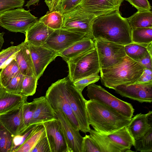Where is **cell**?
<instances>
[{
	"mask_svg": "<svg viewBox=\"0 0 152 152\" xmlns=\"http://www.w3.org/2000/svg\"><path fill=\"white\" fill-rule=\"evenodd\" d=\"M94 40L112 42L124 45L132 42L131 28L127 18L119 11L95 18L91 25Z\"/></svg>",
	"mask_w": 152,
	"mask_h": 152,
	"instance_id": "obj_1",
	"label": "cell"
},
{
	"mask_svg": "<svg viewBox=\"0 0 152 152\" xmlns=\"http://www.w3.org/2000/svg\"><path fill=\"white\" fill-rule=\"evenodd\" d=\"M86 107L89 125L99 133L107 134L115 132L127 126L131 119L96 100H86Z\"/></svg>",
	"mask_w": 152,
	"mask_h": 152,
	"instance_id": "obj_2",
	"label": "cell"
},
{
	"mask_svg": "<svg viewBox=\"0 0 152 152\" xmlns=\"http://www.w3.org/2000/svg\"><path fill=\"white\" fill-rule=\"evenodd\" d=\"M144 67L127 56L114 66L100 69L101 80L105 86L114 89L117 86L136 82Z\"/></svg>",
	"mask_w": 152,
	"mask_h": 152,
	"instance_id": "obj_3",
	"label": "cell"
},
{
	"mask_svg": "<svg viewBox=\"0 0 152 152\" xmlns=\"http://www.w3.org/2000/svg\"><path fill=\"white\" fill-rule=\"evenodd\" d=\"M69 78L74 82L81 78L98 75L100 67L96 47L83 53L67 62Z\"/></svg>",
	"mask_w": 152,
	"mask_h": 152,
	"instance_id": "obj_4",
	"label": "cell"
},
{
	"mask_svg": "<svg viewBox=\"0 0 152 152\" xmlns=\"http://www.w3.org/2000/svg\"><path fill=\"white\" fill-rule=\"evenodd\" d=\"M64 78L66 96L77 121L80 131L86 134L91 129L86 109V100L82 93L75 87L68 76Z\"/></svg>",
	"mask_w": 152,
	"mask_h": 152,
	"instance_id": "obj_5",
	"label": "cell"
},
{
	"mask_svg": "<svg viewBox=\"0 0 152 152\" xmlns=\"http://www.w3.org/2000/svg\"><path fill=\"white\" fill-rule=\"evenodd\" d=\"M45 96L54 111L61 110L71 126L76 130L80 131L77 121L65 95L64 78L53 83L47 91Z\"/></svg>",
	"mask_w": 152,
	"mask_h": 152,
	"instance_id": "obj_6",
	"label": "cell"
},
{
	"mask_svg": "<svg viewBox=\"0 0 152 152\" xmlns=\"http://www.w3.org/2000/svg\"><path fill=\"white\" fill-rule=\"evenodd\" d=\"M30 10L18 8L0 14V26L8 31L25 34L27 30L38 20Z\"/></svg>",
	"mask_w": 152,
	"mask_h": 152,
	"instance_id": "obj_7",
	"label": "cell"
},
{
	"mask_svg": "<svg viewBox=\"0 0 152 152\" xmlns=\"http://www.w3.org/2000/svg\"><path fill=\"white\" fill-rule=\"evenodd\" d=\"M63 14L62 28L80 33L94 40L91 32V25L95 17L79 5Z\"/></svg>",
	"mask_w": 152,
	"mask_h": 152,
	"instance_id": "obj_8",
	"label": "cell"
},
{
	"mask_svg": "<svg viewBox=\"0 0 152 152\" xmlns=\"http://www.w3.org/2000/svg\"><path fill=\"white\" fill-rule=\"evenodd\" d=\"M87 86V96L89 99L99 102L129 118L133 116L134 109L131 104L119 99L94 83Z\"/></svg>",
	"mask_w": 152,
	"mask_h": 152,
	"instance_id": "obj_9",
	"label": "cell"
},
{
	"mask_svg": "<svg viewBox=\"0 0 152 152\" xmlns=\"http://www.w3.org/2000/svg\"><path fill=\"white\" fill-rule=\"evenodd\" d=\"M101 69L118 64L126 56L124 45L107 41L94 40Z\"/></svg>",
	"mask_w": 152,
	"mask_h": 152,
	"instance_id": "obj_10",
	"label": "cell"
},
{
	"mask_svg": "<svg viewBox=\"0 0 152 152\" xmlns=\"http://www.w3.org/2000/svg\"><path fill=\"white\" fill-rule=\"evenodd\" d=\"M86 37L83 34L61 28L54 30L43 46L59 53Z\"/></svg>",
	"mask_w": 152,
	"mask_h": 152,
	"instance_id": "obj_11",
	"label": "cell"
},
{
	"mask_svg": "<svg viewBox=\"0 0 152 152\" xmlns=\"http://www.w3.org/2000/svg\"><path fill=\"white\" fill-rule=\"evenodd\" d=\"M114 89L123 97L141 103H151L152 102V83L135 82L120 85Z\"/></svg>",
	"mask_w": 152,
	"mask_h": 152,
	"instance_id": "obj_12",
	"label": "cell"
},
{
	"mask_svg": "<svg viewBox=\"0 0 152 152\" xmlns=\"http://www.w3.org/2000/svg\"><path fill=\"white\" fill-rule=\"evenodd\" d=\"M28 44L35 75L38 80L48 65L59 56V53L44 46Z\"/></svg>",
	"mask_w": 152,
	"mask_h": 152,
	"instance_id": "obj_13",
	"label": "cell"
},
{
	"mask_svg": "<svg viewBox=\"0 0 152 152\" xmlns=\"http://www.w3.org/2000/svg\"><path fill=\"white\" fill-rule=\"evenodd\" d=\"M51 152H69L60 121L57 119L42 123Z\"/></svg>",
	"mask_w": 152,
	"mask_h": 152,
	"instance_id": "obj_14",
	"label": "cell"
},
{
	"mask_svg": "<svg viewBox=\"0 0 152 152\" xmlns=\"http://www.w3.org/2000/svg\"><path fill=\"white\" fill-rule=\"evenodd\" d=\"M57 118L60 121L69 152H83V137L79 131L70 124L61 110H55Z\"/></svg>",
	"mask_w": 152,
	"mask_h": 152,
	"instance_id": "obj_15",
	"label": "cell"
},
{
	"mask_svg": "<svg viewBox=\"0 0 152 152\" xmlns=\"http://www.w3.org/2000/svg\"><path fill=\"white\" fill-rule=\"evenodd\" d=\"M125 0H81L79 4L84 10L94 17L119 10Z\"/></svg>",
	"mask_w": 152,
	"mask_h": 152,
	"instance_id": "obj_16",
	"label": "cell"
},
{
	"mask_svg": "<svg viewBox=\"0 0 152 152\" xmlns=\"http://www.w3.org/2000/svg\"><path fill=\"white\" fill-rule=\"evenodd\" d=\"M127 127L135 140L140 139L152 129V111L145 114H137L131 118Z\"/></svg>",
	"mask_w": 152,
	"mask_h": 152,
	"instance_id": "obj_17",
	"label": "cell"
},
{
	"mask_svg": "<svg viewBox=\"0 0 152 152\" xmlns=\"http://www.w3.org/2000/svg\"><path fill=\"white\" fill-rule=\"evenodd\" d=\"M22 105L0 115V122L14 136L27 127L24 121Z\"/></svg>",
	"mask_w": 152,
	"mask_h": 152,
	"instance_id": "obj_18",
	"label": "cell"
},
{
	"mask_svg": "<svg viewBox=\"0 0 152 152\" xmlns=\"http://www.w3.org/2000/svg\"><path fill=\"white\" fill-rule=\"evenodd\" d=\"M35 99L36 107L30 125L41 124L57 119L54 110L45 96Z\"/></svg>",
	"mask_w": 152,
	"mask_h": 152,
	"instance_id": "obj_19",
	"label": "cell"
},
{
	"mask_svg": "<svg viewBox=\"0 0 152 152\" xmlns=\"http://www.w3.org/2000/svg\"><path fill=\"white\" fill-rule=\"evenodd\" d=\"M53 31L38 20L26 32L24 41L35 46H43Z\"/></svg>",
	"mask_w": 152,
	"mask_h": 152,
	"instance_id": "obj_20",
	"label": "cell"
},
{
	"mask_svg": "<svg viewBox=\"0 0 152 152\" xmlns=\"http://www.w3.org/2000/svg\"><path fill=\"white\" fill-rule=\"evenodd\" d=\"M27 96L10 92L1 85L0 87V115L22 106Z\"/></svg>",
	"mask_w": 152,
	"mask_h": 152,
	"instance_id": "obj_21",
	"label": "cell"
},
{
	"mask_svg": "<svg viewBox=\"0 0 152 152\" xmlns=\"http://www.w3.org/2000/svg\"><path fill=\"white\" fill-rule=\"evenodd\" d=\"M20 44V50L18 52L15 58L20 71L25 76L35 75L28 44L25 41Z\"/></svg>",
	"mask_w": 152,
	"mask_h": 152,
	"instance_id": "obj_22",
	"label": "cell"
},
{
	"mask_svg": "<svg viewBox=\"0 0 152 152\" xmlns=\"http://www.w3.org/2000/svg\"><path fill=\"white\" fill-rule=\"evenodd\" d=\"M95 47L94 40L89 38L86 37L59 52V56L67 62L79 55L92 49Z\"/></svg>",
	"mask_w": 152,
	"mask_h": 152,
	"instance_id": "obj_23",
	"label": "cell"
},
{
	"mask_svg": "<svg viewBox=\"0 0 152 152\" xmlns=\"http://www.w3.org/2000/svg\"><path fill=\"white\" fill-rule=\"evenodd\" d=\"M106 134L122 152L132 151L130 149L134 146L135 140L129 133L127 126Z\"/></svg>",
	"mask_w": 152,
	"mask_h": 152,
	"instance_id": "obj_24",
	"label": "cell"
},
{
	"mask_svg": "<svg viewBox=\"0 0 152 152\" xmlns=\"http://www.w3.org/2000/svg\"><path fill=\"white\" fill-rule=\"evenodd\" d=\"M131 29L152 27V11H139L127 18Z\"/></svg>",
	"mask_w": 152,
	"mask_h": 152,
	"instance_id": "obj_25",
	"label": "cell"
},
{
	"mask_svg": "<svg viewBox=\"0 0 152 152\" xmlns=\"http://www.w3.org/2000/svg\"><path fill=\"white\" fill-rule=\"evenodd\" d=\"M88 132L91 137L99 146L101 152H122L106 134L91 129Z\"/></svg>",
	"mask_w": 152,
	"mask_h": 152,
	"instance_id": "obj_26",
	"label": "cell"
},
{
	"mask_svg": "<svg viewBox=\"0 0 152 152\" xmlns=\"http://www.w3.org/2000/svg\"><path fill=\"white\" fill-rule=\"evenodd\" d=\"M131 37L132 42L146 48L152 42V27L131 29Z\"/></svg>",
	"mask_w": 152,
	"mask_h": 152,
	"instance_id": "obj_27",
	"label": "cell"
},
{
	"mask_svg": "<svg viewBox=\"0 0 152 152\" xmlns=\"http://www.w3.org/2000/svg\"><path fill=\"white\" fill-rule=\"evenodd\" d=\"M45 133V128L42 124H38L29 137L15 152H31Z\"/></svg>",
	"mask_w": 152,
	"mask_h": 152,
	"instance_id": "obj_28",
	"label": "cell"
},
{
	"mask_svg": "<svg viewBox=\"0 0 152 152\" xmlns=\"http://www.w3.org/2000/svg\"><path fill=\"white\" fill-rule=\"evenodd\" d=\"M38 20L54 30L58 29L61 28L63 25V14L57 11H49Z\"/></svg>",
	"mask_w": 152,
	"mask_h": 152,
	"instance_id": "obj_29",
	"label": "cell"
},
{
	"mask_svg": "<svg viewBox=\"0 0 152 152\" xmlns=\"http://www.w3.org/2000/svg\"><path fill=\"white\" fill-rule=\"evenodd\" d=\"M21 72L15 60L13 59L0 72V80L1 85L5 88L12 79Z\"/></svg>",
	"mask_w": 152,
	"mask_h": 152,
	"instance_id": "obj_30",
	"label": "cell"
},
{
	"mask_svg": "<svg viewBox=\"0 0 152 152\" xmlns=\"http://www.w3.org/2000/svg\"><path fill=\"white\" fill-rule=\"evenodd\" d=\"M81 0H58L54 2L45 3L49 11H57L62 14L68 12L78 5Z\"/></svg>",
	"mask_w": 152,
	"mask_h": 152,
	"instance_id": "obj_31",
	"label": "cell"
},
{
	"mask_svg": "<svg viewBox=\"0 0 152 152\" xmlns=\"http://www.w3.org/2000/svg\"><path fill=\"white\" fill-rule=\"evenodd\" d=\"M126 56L137 62L147 52L146 47L132 42L124 45Z\"/></svg>",
	"mask_w": 152,
	"mask_h": 152,
	"instance_id": "obj_32",
	"label": "cell"
},
{
	"mask_svg": "<svg viewBox=\"0 0 152 152\" xmlns=\"http://www.w3.org/2000/svg\"><path fill=\"white\" fill-rule=\"evenodd\" d=\"M14 136L0 122V152H12Z\"/></svg>",
	"mask_w": 152,
	"mask_h": 152,
	"instance_id": "obj_33",
	"label": "cell"
},
{
	"mask_svg": "<svg viewBox=\"0 0 152 152\" xmlns=\"http://www.w3.org/2000/svg\"><path fill=\"white\" fill-rule=\"evenodd\" d=\"M20 44L12 46L2 50L0 52V72L13 59H15L18 52L20 50Z\"/></svg>",
	"mask_w": 152,
	"mask_h": 152,
	"instance_id": "obj_34",
	"label": "cell"
},
{
	"mask_svg": "<svg viewBox=\"0 0 152 152\" xmlns=\"http://www.w3.org/2000/svg\"><path fill=\"white\" fill-rule=\"evenodd\" d=\"M38 80L35 75L25 76L20 94L27 97L33 96L36 91Z\"/></svg>",
	"mask_w": 152,
	"mask_h": 152,
	"instance_id": "obj_35",
	"label": "cell"
},
{
	"mask_svg": "<svg viewBox=\"0 0 152 152\" xmlns=\"http://www.w3.org/2000/svg\"><path fill=\"white\" fill-rule=\"evenodd\" d=\"M38 124L29 125L24 131L14 136L13 139L12 152H15L25 142Z\"/></svg>",
	"mask_w": 152,
	"mask_h": 152,
	"instance_id": "obj_36",
	"label": "cell"
},
{
	"mask_svg": "<svg viewBox=\"0 0 152 152\" xmlns=\"http://www.w3.org/2000/svg\"><path fill=\"white\" fill-rule=\"evenodd\" d=\"M134 147L136 151H152V129L140 139L135 140Z\"/></svg>",
	"mask_w": 152,
	"mask_h": 152,
	"instance_id": "obj_37",
	"label": "cell"
},
{
	"mask_svg": "<svg viewBox=\"0 0 152 152\" xmlns=\"http://www.w3.org/2000/svg\"><path fill=\"white\" fill-rule=\"evenodd\" d=\"M35 99L31 102H26L22 105V114L25 124L26 126L30 125L32 117L36 107Z\"/></svg>",
	"mask_w": 152,
	"mask_h": 152,
	"instance_id": "obj_38",
	"label": "cell"
},
{
	"mask_svg": "<svg viewBox=\"0 0 152 152\" xmlns=\"http://www.w3.org/2000/svg\"><path fill=\"white\" fill-rule=\"evenodd\" d=\"M25 76L21 72L19 73L12 79L9 84L4 88L10 92L20 94L22 83Z\"/></svg>",
	"mask_w": 152,
	"mask_h": 152,
	"instance_id": "obj_39",
	"label": "cell"
},
{
	"mask_svg": "<svg viewBox=\"0 0 152 152\" xmlns=\"http://www.w3.org/2000/svg\"><path fill=\"white\" fill-rule=\"evenodd\" d=\"M100 77L98 75H91L79 79L73 83L77 90L82 93L83 91L86 86L97 82Z\"/></svg>",
	"mask_w": 152,
	"mask_h": 152,
	"instance_id": "obj_40",
	"label": "cell"
},
{
	"mask_svg": "<svg viewBox=\"0 0 152 152\" xmlns=\"http://www.w3.org/2000/svg\"><path fill=\"white\" fill-rule=\"evenodd\" d=\"M25 0H0V14L7 10L22 8Z\"/></svg>",
	"mask_w": 152,
	"mask_h": 152,
	"instance_id": "obj_41",
	"label": "cell"
},
{
	"mask_svg": "<svg viewBox=\"0 0 152 152\" xmlns=\"http://www.w3.org/2000/svg\"><path fill=\"white\" fill-rule=\"evenodd\" d=\"M83 152H101L99 146L90 135L83 137Z\"/></svg>",
	"mask_w": 152,
	"mask_h": 152,
	"instance_id": "obj_42",
	"label": "cell"
},
{
	"mask_svg": "<svg viewBox=\"0 0 152 152\" xmlns=\"http://www.w3.org/2000/svg\"><path fill=\"white\" fill-rule=\"evenodd\" d=\"M31 152H51L50 143L45 132Z\"/></svg>",
	"mask_w": 152,
	"mask_h": 152,
	"instance_id": "obj_43",
	"label": "cell"
},
{
	"mask_svg": "<svg viewBox=\"0 0 152 152\" xmlns=\"http://www.w3.org/2000/svg\"><path fill=\"white\" fill-rule=\"evenodd\" d=\"M128 1L137 11H150L151 7L148 0H125Z\"/></svg>",
	"mask_w": 152,
	"mask_h": 152,
	"instance_id": "obj_44",
	"label": "cell"
},
{
	"mask_svg": "<svg viewBox=\"0 0 152 152\" xmlns=\"http://www.w3.org/2000/svg\"><path fill=\"white\" fill-rule=\"evenodd\" d=\"M152 70L144 68L142 74L136 82L152 83Z\"/></svg>",
	"mask_w": 152,
	"mask_h": 152,
	"instance_id": "obj_45",
	"label": "cell"
},
{
	"mask_svg": "<svg viewBox=\"0 0 152 152\" xmlns=\"http://www.w3.org/2000/svg\"><path fill=\"white\" fill-rule=\"evenodd\" d=\"M152 57L151 56L148 52L142 58L137 61L145 68L152 70Z\"/></svg>",
	"mask_w": 152,
	"mask_h": 152,
	"instance_id": "obj_46",
	"label": "cell"
},
{
	"mask_svg": "<svg viewBox=\"0 0 152 152\" xmlns=\"http://www.w3.org/2000/svg\"><path fill=\"white\" fill-rule=\"evenodd\" d=\"M40 0H29L27 1L26 4L25 5V7L28 8L31 6L37 4Z\"/></svg>",
	"mask_w": 152,
	"mask_h": 152,
	"instance_id": "obj_47",
	"label": "cell"
},
{
	"mask_svg": "<svg viewBox=\"0 0 152 152\" xmlns=\"http://www.w3.org/2000/svg\"><path fill=\"white\" fill-rule=\"evenodd\" d=\"M4 33L2 32H0V50L2 48L3 44L4 42V40L3 38V36Z\"/></svg>",
	"mask_w": 152,
	"mask_h": 152,
	"instance_id": "obj_48",
	"label": "cell"
},
{
	"mask_svg": "<svg viewBox=\"0 0 152 152\" xmlns=\"http://www.w3.org/2000/svg\"><path fill=\"white\" fill-rule=\"evenodd\" d=\"M152 42L150 43L146 47L147 50L151 56H152Z\"/></svg>",
	"mask_w": 152,
	"mask_h": 152,
	"instance_id": "obj_49",
	"label": "cell"
},
{
	"mask_svg": "<svg viewBox=\"0 0 152 152\" xmlns=\"http://www.w3.org/2000/svg\"><path fill=\"white\" fill-rule=\"evenodd\" d=\"M58 0H45V1L50 2H54L58 1Z\"/></svg>",
	"mask_w": 152,
	"mask_h": 152,
	"instance_id": "obj_50",
	"label": "cell"
},
{
	"mask_svg": "<svg viewBox=\"0 0 152 152\" xmlns=\"http://www.w3.org/2000/svg\"><path fill=\"white\" fill-rule=\"evenodd\" d=\"M1 86V81H0V87Z\"/></svg>",
	"mask_w": 152,
	"mask_h": 152,
	"instance_id": "obj_51",
	"label": "cell"
}]
</instances>
